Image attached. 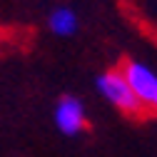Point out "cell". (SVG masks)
I'll return each mask as SVG.
<instances>
[{
    "instance_id": "5b68a950",
    "label": "cell",
    "mask_w": 157,
    "mask_h": 157,
    "mask_svg": "<svg viewBox=\"0 0 157 157\" xmlns=\"http://www.w3.org/2000/svg\"><path fill=\"white\" fill-rule=\"evenodd\" d=\"M152 110H155V112H157V97H155V102H152Z\"/></svg>"
},
{
    "instance_id": "3957f363",
    "label": "cell",
    "mask_w": 157,
    "mask_h": 157,
    "mask_svg": "<svg viewBox=\"0 0 157 157\" xmlns=\"http://www.w3.org/2000/svg\"><path fill=\"white\" fill-rule=\"evenodd\" d=\"M120 70L127 77L132 92L140 97V102L147 110H152V102L157 97V72L152 67H147L145 63H140V60H125Z\"/></svg>"
},
{
    "instance_id": "7a4b0ae2",
    "label": "cell",
    "mask_w": 157,
    "mask_h": 157,
    "mask_svg": "<svg viewBox=\"0 0 157 157\" xmlns=\"http://www.w3.org/2000/svg\"><path fill=\"white\" fill-rule=\"evenodd\" d=\"M52 125L65 137H77L87 130V112L77 95H60L52 107Z\"/></svg>"
},
{
    "instance_id": "277c9868",
    "label": "cell",
    "mask_w": 157,
    "mask_h": 157,
    "mask_svg": "<svg viewBox=\"0 0 157 157\" xmlns=\"http://www.w3.org/2000/svg\"><path fill=\"white\" fill-rule=\"evenodd\" d=\"M48 28L57 37H72L80 30V17H77V13L70 5H57L48 15Z\"/></svg>"
},
{
    "instance_id": "6da1fadb",
    "label": "cell",
    "mask_w": 157,
    "mask_h": 157,
    "mask_svg": "<svg viewBox=\"0 0 157 157\" xmlns=\"http://www.w3.org/2000/svg\"><path fill=\"white\" fill-rule=\"evenodd\" d=\"M95 90L97 95L107 100L117 112H122L125 117H142L145 115V105L140 102V97H137L127 82V77L122 75L120 67H112V70H105L95 77Z\"/></svg>"
}]
</instances>
